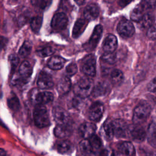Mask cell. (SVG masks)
<instances>
[{"instance_id": "obj_20", "label": "cell", "mask_w": 156, "mask_h": 156, "mask_svg": "<svg viewBox=\"0 0 156 156\" xmlns=\"http://www.w3.org/2000/svg\"><path fill=\"white\" fill-rule=\"evenodd\" d=\"M55 147L57 151L61 154L71 153L73 150L72 143L69 141L65 140L58 141L55 143Z\"/></svg>"}, {"instance_id": "obj_8", "label": "cell", "mask_w": 156, "mask_h": 156, "mask_svg": "<svg viewBox=\"0 0 156 156\" xmlns=\"http://www.w3.org/2000/svg\"><path fill=\"white\" fill-rule=\"evenodd\" d=\"M117 30L122 37L129 38L133 35L135 28L131 21L126 19H123L119 22L117 26Z\"/></svg>"}, {"instance_id": "obj_9", "label": "cell", "mask_w": 156, "mask_h": 156, "mask_svg": "<svg viewBox=\"0 0 156 156\" xmlns=\"http://www.w3.org/2000/svg\"><path fill=\"white\" fill-rule=\"evenodd\" d=\"M68 19L67 16L63 12H58L52 17L51 27L56 31L63 30L67 26Z\"/></svg>"}, {"instance_id": "obj_28", "label": "cell", "mask_w": 156, "mask_h": 156, "mask_svg": "<svg viewBox=\"0 0 156 156\" xmlns=\"http://www.w3.org/2000/svg\"><path fill=\"white\" fill-rule=\"evenodd\" d=\"M155 17L154 15L147 13L144 14L141 20L140 21V26L144 29H149L154 24Z\"/></svg>"}, {"instance_id": "obj_29", "label": "cell", "mask_w": 156, "mask_h": 156, "mask_svg": "<svg viewBox=\"0 0 156 156\" xmlns=\"http://www.w3.org/2000/svg\"><path fill=\"white\" fill-rule=\"evenodd\" d=\"M7 104L9 107L13 112L18 111L20 107V101L15 94L12 93L7 99Z\"/></svg>"}, {"instance_id": "obj_44", "label": "cell", "mask_w": 156, "mask_h": 156, "mask_svg": "<svg viewBox=\"0 0 156 156\" xmlns=\"http://www.w3.org/2000/svg\"><path fill=\"white\" fill-rule=\"evenodd\" d=\"M147 89L151 92L156 93V77L154 78L148 84Z\"/></svg>"}, {"instance_id": "obj_37", "label": "cell", "mask_w": 156, "mask_h": 156, "mask_svg": "<svg viewBox=\"0 0 156 156\" xmlns=\"http://www.w3.org/2000/svg\"><path fill=\"white\" fill-rule=\"evenodd\" d=\"M27 81V80L21 77V76L19 74V73H15L13 74V75L11 78L10 83L12 85L16 86V85H21L22 84L26 83Z\"/></svg>"}, {"instance_id": "obj_32", "label": "cell", "mask_w": 156, "mask_h": 156, "mask_svg": "<svg viewBox=\"0 0 156 156\" xmlns=\"http://www.w3.org/2000/svg\"><path fill=\"white\" fill-rule=\"evenodd\" d=\"M103 131L105 136L108 140H111L114 136V132L112 122L106 121L103 125Z\"/></svg>"}, {"instance_id": "obj_19", "label": "cell", "mask_w": 156, "mask_h": 156, "mask_svg": "<svg viewBox=\"0 0 156 156\" xmlns=\"http://www.w3.org/2000/svg\"><path fill=\"white\" fill-rule=\"evenodd\" d=\"M88 21L85 18L77 20L73 29V37L74 38H77L82 34L88 24Z\"/></svg>"}, {"instance_id": "obj_11", "label": "cell", "mask_w": 156, "mask_h": 156, "mask_svg": "<svg viewBox=\"0 0 156 156\" xmlns=\"http://www.w3.org/2000/svg\"><path fill=\"white\" fill-rule=\"evenodd\" d=\"M104 107L103 104L100 102H95L91 104L90 106L88 115V118L93 121H99L104 113Z\"/></svg>"}, {"instance_id": "obj_38", "label": "cell", "mask_w": 156, "mask_h": 156, "mask_svg": "<svg viewBox=\"0 0 156 156\" xmlns=\"http://www.w3.org/2000/svg\"><path fill=\"white\" fill-rule=\"evenodd\" d=\"M65 72L68 77L73 76V75L76 74L77 72V66L76 64L74 63H71L66 66Z\"/></svg>"}, {"instance_id": "obj_5", "label": "cell", "mask_w": 156, "mask_h": 156, "mask_svg": "<svg viewBox=\"0 0 156 156\" xmlns=\"http://www.w3.org/2000/svg\"><path fill=\"white\" fill-rule=\"evenodd\" d=\"M80 70L88 77H94L96 75V58L93 54L88 55L82 60Z\"/></svg>"}, {"instance_id": "obj_15", "label": "cell", "mask_w": 156, "mask_h": 156, "mask_svg": "<svg viewBox=\"0 0 156 156\" xmlns=\"http://www.w3.org/2000/svg\"><path fill=\"white\" fill-rule=\"evenodd\" d=\"M99 14V8L96 4H90L84 9V18L87 21L95 20Z\"/></svg>"}, {"instance_id": "obj_21", "label": "cell", "mask_w": 156, "mask_h": 156, "mask_svg": "<svg viewBox=\"0 0 156 156\" xmlns=\"http://www.w3.org/2000/svg\"><path fill=\"white\" fill-rule=\"evenodd\" d=\"M118 149L122 154L127 156H135V149L133 144L129 141H123L118 146Z\"/></svg>"}, {"instance_id": "obj_31", "label": "cell", "mask_w": 156, "mask_h": 156, "mask_svg": "<svg viewBox=\"0 0 156 156\" xmlns=\"http://www.w3.org/2000/svg\"><path fill=\"white\" fill-rule=\"evenodd\" d=\"M42 21H43V18L42 16H35L31 18L30 21V27L34 32L35 33L38 32L41 26Z\"/></svg>"}, {"instance_id": "obj_13", "label": "cell", "mask_w": 156, "mask_h": 156, "mask_svg": "<svg viewBox=\"0 0 156 156\" xmlns=\"http://www.w3.org/2000/svg\"><path fill=\"white\" fill-rule=\"evenodd\" d=\"M96 129V126L92 122H85L82 124L79 128L80 135L84 139H89L94 135Z\"/></svg>"}, {"instance_id": "obj_34", "label": "cell", "mask_w": 156, "mask_h": 156, "mask_svg": "<svg viewBox=\"0 0 156 156\" xmlns=\"http://www.w3.org/2000/svg\"><path fill=\"white\" fill-rule=\"evenodd\" d=\"M111 80L115 84H118L120 83L124 77L122 72L119 69H114L110 75Z\"/></svg>"}, {"instance_id": "obj_7", "label": "cell", "mask_w": 156, "mask_h": 156, "mask_svg": "<svg viewBox=\"0 0 156 156\" xmlns=\"http://www.w3.org/2000/svg\"><path fill=\"white\" fill-rule=\"evenodd\" d=\"M52 115L54 120L58 124L69 125L71 118L68 112L63 108L56 106L52 109Z\"/></svg>"}, {"instance_id": "obj_3", "label": "cell", "mask_w": 156, "mask_h": 156, "mask_svg": "<svg viewBox=\"0 0 156 156\" xmlns=\"http://www.w3.org/2000/svg\"><path fill=\"white\" fill-rule=\"evenodd\" d=\"M93 89L92 80L88 77H82L75 85L74 91L76 95L85 98L91 94Z\"/></svg>"}, {"instance_id": "obj_35", "label": "cell", "mask_w": 156, "mask_h": 156, "mask_svg": "<svg viewBox=\"0 0 156 156\" xmlns=\"http://www.w3.org/2000/svg\"><path fill=\"white\" fill-rule=\"evenodd\" d=\"M101 60L107 64H114L116 60V55L113 52H105L101 57Z\"/></svg>"}, {"instance_id": "obj_17", "label": "cell", "mask_w": 156, "mask_h": 156, "mask_svg": "<svg viewBox=\"0 0 156 156\" xmlns=\"http://www.w3.org/2000/svg\"><path fill=\"white\" fill-rule=\"evenodd\" d=\"M55 136L59 138H65L69 136L72 133V129L69 125L58 124L54 129Z\"/></svg>"}, {"instance_id": "obj_46", "label": "cell", "mask_w": 156, "mask_h": 156, "mask_svg": "<svg viewBox=\"0 0 156 156\" xmlns=\"http://www.w3.org/2000/svg\"><path fill=\"white\" fill-rule=\"evenodd\" d=\"M113 156H118V154L116 153V152H115V153L113 154Z\"/></svg>"}, {"instance_id": "obj_12", "label": "cell", "mask_w": 156, "mask_h": 156, "mask_svg": "<svg viewBox=\"0 0 156 156\" xmlns=\"http://www.w3.org/2000/svg\"><path fill=\"white\" fill-rule=\"evenodd\" d=\"M37 83L38 87L41 89H49L54 85L52 76L45 71L40 72Z\"/></svg>"}, {"instance_id": "obj_10", "label": "cell", "mask_w": 156, "mask_h": 156, "mask_svg": "<svg viewBox=\"0 0 156 156\" xmlns=\"http://www.w3.org/2000/svg\"><path fill=\"white\" fill-rule=\"evenodd\" d=\"M114 132V136L118 138L125 137L129 128L127 123L121 119H116L112 121Z\"/></svg>"}, {"instance_id": "obj_26", "label": "cell", "mask_w": 156, "mask_h": 156, "mask_svg": "<svg viewBox=\"0 0 156 156\" xmlns=\"http://www.w3.org/2000/svg\"><path fill=\"white\" fill-rule=\"evenodd\" d=\"M147 141L154 147H156V122L150 124L147 130Z\"/></svg>"}, {"instance_id": "obj_14", "label": "cell", "mask_w": 156, "mask_h": 156, "mask_svg": "<svg viewBox=\"0 0 156 156\" xmlns=\"http://www.w3.org/2000/svg\"><path fill=\"white\" fill-rule=\"evenodd\" d=\"M118 44V41L116 36L113 34L108 35L104 40L102 48L105 52H113Z\"/></svg>"}, {"instance_id": "obj_39", "label": "cell", "mask_w": 156, "mask_h": 156, "mask_svg": "<svg viewBox=\"0 0 156 156\" xmlns=\"http://www.w3.org/2000/svg\"><path fill=\"white\" fill-rule=\"evenodd\" d=\"M9 61L10 63L11 66V72H13L18 66L19 63V58L17 55L15 54H12L9 56Z\"/></svg>"}, {"instance_id": "obj_36", "label": "cell", "mask_w": 156, "mask_h": 156, "mask_svg": "<svg viewBox=\"0 0 156 156\" xmlns=\"http://www.w3.org/2000/svg\"><path fill=\"white\" fill-rule=\"evenodd\" d=\"M37 54L41 57H48L49 55H51L54 53V49L51 46H43L42 48H38L37 51Z\"/></svg>"}, {"instance_id": "obj_27", "label": "cell", "mask_w": 156, "mask_h": 156, "mask_svg": "<svg viewBox=\"0 0 156 156\" xmlns=\"http://www.w3.org/2000/svg\"><path fill=\"white\" fill-rule=\"evenodd\" d=\"M144 10L141 4H138L131 12L130 18L132 20L136 22H140L144 15Z\"/></svg>"}, {"instance_id": "obj_24", "label": "cell", "mask_w": 156, "mask_h": 156, "mask_svg": "<svg viewBox=\"0 0 156 156\" xmlns=\"http://www.w3.org/2000/svg\"><path fill=\"white\" fill-rule=\"evenodd\" d=\"M32 73V68L29 62L25 60L21 63L18 70V73L24 79H27L31 76Z\"/></svg>"}, {"instance_id": "obj_2", "label": "cell", "mask_w": 156, "mask_h": 156, "mask_svg": "<svg viewBox=\"0 0 156 156\" xmlns=\"http://www.w3.org/2000/svg\"><path fill=\"white\" fill-rule=\"evenodd\" d=\"M151 112V107L147 102L138 105L133 111V122L135 125H140L146 121Z\"/></svg>"}, {"instance_id": "obj_45", "label": "cell", "mask_w": 156, "mask_h": 156, "mask_svg": "<svg viewBox=\"0 0 156 156\" xmlns=\"http://www.w3.org/2000/svg\"><path fill=\"white\" fill-rule=\"evenodd\" d=\"M0 156H9V155L7 154V152L2 148H1L0 151Z\"/></svg>"}, {"instance_id": "obj_33", "label": "cell", "mask_w": 156, "mask_h": 156, "mask_svg": "<svg viewBox=\"0 0 156 156\" xmlns=\"http://www.w3.org/2000/svg\"><path fill=\"white\" fill-rule=\"evenodd\" d=\"M32 50V44L29 41H25L19 50V54L21 57H27Z\"/></svg>"}, {"instance_id": "obj_1", "label": "cell", "mask_w": 156, "mask_h": 156, "mask_svg": "<svg viewBox=\"0 0 156 156\" xmlns=\"http://www.w3.org/2000/svg\"><path fill=\"white\" fill-rule=\"evenodd\" d=\"M33 115L34 123L37 127L43 128L50 124L48 110L43 105H36L34 110Z\"/></svg>"}, {"instance_id": "obj_43", "label": "cell", "mask_w": 156, "mask_h": 156, "mask_svg": "<svg viewBox=\"0 0 156 156\" xmlns=\"http://www.w3.org/2000/svg\"><path fill=\"white\" fill-rule=\"evenodd\" d=\"M147 36L151 39H156V24L148 29Z\"/></svg>"}, {"instance_id": "obj_18", "label": "cell", "mask_w": 156, "mask_h": 156, "mask_svg": "<svg viewBox=\"0 0 156 156\" xmlns=\"http://www.w3.org/2000/svg\"><path fill=\"white\" fill-rule=\"evenodd\" d=\"M71 83L70 79L68 76L62 77L57 84V90L61 95L66 94L71 89Z\"/></svg>"}, {"instance_id": "obj_40", "label": "cell", "mask_w": 156, "mask_h": 156, "mask_svg": "<svg viewBox=\"0 0 156 156\" xmlns=\"http://www.w3.org/2000/svg\"><path fill=\"white\" fill-rule=\"evenodd\" d=\"M72 105L74 108L79 109L81 108L82 104H83V98L76 95L72 99Z\"/></svg>"}, {"instance_id": "obj_30", "label": "cell", "mask_w": 156, "mask_h": 156, "mask_svg": "<svg viewBox=\"0 0 156 156\" xmlns=\"http://www.w3.org/2000/svg\"><path fill=\"white\" fill-rule=\"evenodd\" d=\"M88 140H89L96 154L97 155L98 153L100 154L101 151H99L102 147V142L101 139L97 135H94Z\"/></svg>"}, {"instance_id": "obj_25", "label": "cell", "mask_w": 156, "mask_h": 156, "mask_svg": "<svg viewBox=\"0 0 156 156\" xmlns=\"http://www.w3.org/2000/svg\"><path fill=\"white\" fill-rule=\"evenodd\" d=\"M109 86L105 82H99L93 87L91 94L94 97H98L105 94L108 90Z\"/></svg>"}, {"instance_id": "obj_22", "label": "cell", "mask_w": 156, "mask_h": 156, "mask_svg": "<svg viewBox=\"0 0 156 156\" xmlns=\"http://www.w3.org/2000/svg\"><path fill=\"white\" fill-rule=\"evenodd\" d=\"M66 62V60L60 56L52 57L48 62L49 68L54 70H58L62 68Z\"/></svg>"}, {"instance_id": "obj_16", "label": "cell", "mask_w": 156, "mask_h": 156, "mask_svg": "<svg viewBox=\"0 0 156 156\" xmlns=\"http://www.w3.org/2000/svg\"><path fill=\"white\" fill-rule=\"evenodd\" d=\"M130 135L133 140L138 141V142H141L144 141L146 136V133L144 129L141 127H140L139 125H135L129 129V130Z\"/></svg>"}, {"instance_id": "obj_41", "label": "cell", "mask_w": 156, "mask_h": 156, "mask_svg": "<svg viewBox=\"0 0 156 156\" xmlns=\"http://www.w3.org/2000/svg\"><path fill=\"white\" fill-rule=\"evenodd\" d=\"M51 1H32L31 3L33 4V5L41 9H44L47 7H48L50 4Z\"/></svg>"}, {"instance_id": "obj_4", "label": "cell", "mask_w": 156, "mask_h": 156, "mask_svg": "<svg viewBox=\"0 0 156 156\" xmlns=\"http://www.w3.org/2000/svg\"><path fill=\"white\" fill-rule=\"evenodd\" d=\"M31 101L36 105H44L51 102L54 99V95L49 91H39L37 89L34 88L30 93Z\"/></svg>"}, {"instance_id": "obj_42", "label": "cell", "mask_w": 156, "mask_h": 156, "mask_svg": "<svg viewBox=\"0 0 156 156\" xmlns=\"http://www.w3.org/2000/svg\"><path fill=\"white\" fill-rule=\"evenodd\" d=\"M141 5L143 7L144 10L151 9L154 8L156 5L155 1H144L140 3Z\"/></svg>"}, {"instance_id": "obj_23", "label": "cell", "mask_w": 156, "mask_h": 156, "mask_svg": "<svg viewBox=\"0 0 156 156\" xmlns=\"http://www.w3.org/2000/svg\"><path fill=\"white\" fill-rule=\"evenodd\" d=\"M79 146L82 153L85 156H96V154L94 152L89 140L88 139L82 140L80 143Z\"/></svg>"}, {"instance_id": "obj_6", "label": "cell", "mask_w": 156, "mask_h": 156, "mask_svg": "<svg viewBox=\"0 0 156 156\" xmlns=\"http://www.w3.org/2000/svg\"><path fill=\"white\" fill-rule=\"evenodd\" d=\"M103 29L101 25H97L92 33L91 36L90 37L89 40L85 43L83 47L87 51H91L93 50L97 46L98 43H99Z\"/></svg>"}]
</instances>
